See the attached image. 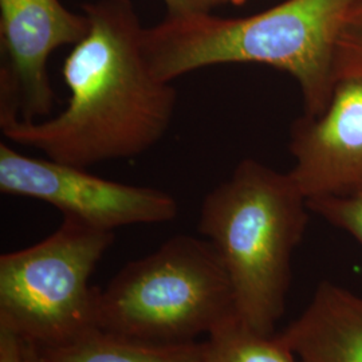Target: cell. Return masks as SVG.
<instances>
[{
  "label": "cell",
  "instance_id": "cell-7",
  "mask_svg": "<svg viewBox=\"0 0 362 362\" xmlns=\"http://www.w3.org/2000/svg\"><path fill=\"white\" fill-rule=\"evenodd\" d=\"M89 28L85 13L69 11L59 0H0V119L52 115L50 55L77 45Z\"/></svg>",
  "mask_w": 362,
  "mask_h": 362
},
{
  "label": "cell",
  "instance_id": "cell-1",
  "mask_svg": "<svg viewBox=\"0 0 362 362\" xmlns=\"http://www.w3.org/2000/svg\"><path fill=\"white\" fill-rule=\"evenodd\" d=\"M82 10L90 28L64 62L65 109L46 121L0 119V128L11 143L86 169L137 157L158 143L170 127L177 91L152 74L130 0H97Z\"/></svg>",
  "mask_w": 362,
  "mask_h": 362
},
{
  "label": "cell",
  "instance_id": "cell-17",
  "mask_svg": "<svg viewBox=\"0 0 362 362\" xmlns=\"http://www.w3.org/2000/svg\"><path fill=\"white\" fill-rule=\"evenodd\" d=\"M28 346V345H27ZM28 354H30V362H40L38 360V357L34 354V351L28 348Z\"/></svg>",
  "mask_w": 362,
  "mask_h": 362
},
{
  "label": "cell",
  "instance_id": "cell-14",
  "mask_svg": "<svg viewBox=\"0 0 362 362\" xmlns=\"http://www.w3.org/2000/svg\"><path fill=\"white\" fill-rule=\"evenodd\" d=\"M0 362H30L26 342L6 329H0Z\"/></svg>",
  "mask_w": 362,
  "mask_h": 362
},
{
  "label": "cell",
  "instance_id": "cell-3",
  "mask_svg": "<svg viewBox=\"0 0 362 362\" xmlns=\"http://www.w3.org/2000/svg\"><path fill=\"white\" fill-rule=\"evenodd\" d=\"M310 209L291 175L245 158L204 197L197 230L215 247L233 285L239 320L276 333L291 282V258Z\"/></svg>",
  "mask_w": 362,
  "mask_h": 362
},
{
  "label": "cell",
  "instance_id": "cell-13",
  "mask_svg": "<svg viewBox=\"0 0 362 362\" xmlns=\"http://www.w3.org/2000/svg\"><path fill=\"white\" fill-rule=\"evenodd\" d=\"M362 71V0L346 16L337 45L336 76L339 78Z\"/></svg>",
  "mask_w": 362,
  "mask_h": 362
},
{
  "label": "cell",
  "instance_id": "cell-9",
  "mask_svg": "<svg viewBox=\"0 0 362 362\" xmlns=\"http://www.w3.org/2000/svg\"><path fill=\"white\" fill-rule=\"evenodd\" d=\"M279 336L299 362H362V297L322 282Z\"/></svg>",
  "mask_w": 362,
  "mask_h": 362
},
{
  "label": "cell",
  "instance_id": "cell-5",
  "mask_svg": "<svg viewBox=\"0 0 362 362\" xmlns=\"http://www.w3.org/2000/svg\"><path fill=\"white\" fill-rule=\"evenodd\" d=\"M115 233L64 216L33 246L0 257V329L28 346L66 345L94 329L90 278Z\"/></svg>",
  "mask_w": 362,
  "mask_h": 362
},
{
  "label": "cell",
  "instance_id": "cell-15",
  "mask_svg": "<svg viewBox=\"0 0 362 362\" xmlns=\"http://www.w3.org/2000/svg\"><path fill=\"white\" fill-rule=\"evenodd\" d=\"M168 8L169 18L187 16L192 13H209L211 7L203 0H163Z\"/></svg>",
  "mask_w": 362,
  "mask_h": 362
},
{
  "label": "cell",
  "instance_id": "cell-16",
  "mask_svg": "<svg viewBox=\"0 0 362 362\" xmlns=\"http://www.w3.org/2000/svg\"><path fill=\"white\" fill-rule=\"evenodd\" d=\"M206 4H208L209 7H214L215 4H220V3H233V4H243L246 0H203Z\"/></svg>",
  "mask_w": 362,
  "mask_h": 362
},
{
  "label": "cell",
  "instance_id": "cell-8",
  "mask_svg": "<svg viewBox=\"0 0 362 362\" xmlns=\"http://www.w3.org/2000/svg\"><path fill=\"white\" fill-rule=\"evenodd\" d=\"M288 170L306 199L349 192L362 181V71L339 78L322 113L290 130Z\"/></svg>",
  "mask_w": 362,
  "mask_h": 362
},
{
  "label": "cell",
  "instance_id": "cell-12",
  "mask_svg": "<svg viewBox=\"0 0 362 362\" xmlns=\"http://www.w3.org/2000/svg\"><path fill=\"white\" fill-rule=\"evenodd\" d=\"M313 214L351 235L362 246V181L349 192L308 199Z\"/></svg>",
  "mask_w": 362,
  "mask_h": 362
},
{
  "label": "cell",
  "instance_id": "cell-10",
  "mask_svg": "<svg viewBox=\"0 0 362 362\" xmlns=\"http://www.w3.org/2000/svg\"><path fill=\"white\" fill-rule=\"evenodd\" d=\"M28 348L40 362H204L203 341L153 344L106 333L97 327L62 346Z\"/></svg>",
  "mask_w": 362,
  "mask_h": 362
},
{
  "label": "cell",
  "instance_id": "cell-6",
  "mask_svg": "<svg viewBox=\"0 0 362 362\" xmlns=\"http://www.w3.org/2000/svg\"><path fill=\"white\" fill-rule=\"evenodd\" d=\"M0 192L45 202L64 216L113 233L125 226L169 223L179 215L177 200L165 191L22 155L4 143L0 144Z\"/></svg>",
  "mask_w": 362,
  "mask_h": 362
},
{
  "label": "cell",
  "instance_id": "cell-11",
  "mask_svg": "<svg viewBox=\"0 0 362 362\" xmlns=\"http://www.w3.org/2000/svg\"><path fill=\"white\" fill-rule=\"evenodd\" d=\"M203 350L204 362H299L279 333H258L239 317L206 337Z\"/></svg>",
  "mask_w": 362,
  "mask_h": 362
},
{
  "label": "cell",
  "instance_id": "cell-4",
  "mask_svg": "<svg viewBox=\"0 0 362 362\" xmlns=\"http://www.w3.org/2000/svg\"><path fill=\"white\" fill-rule=\"evenodd\" d=\"M238 317L233 285L207 239L176 235L95 290L94 326L153 344H185Z\"/></svg>",
  "mask_w": 362,
  "mask_h": 362
},
{
  "label": "cell",
  "instance_id": "cell-2",
  "mask_svg": "<svg viewBox=\"0 0 362 362\" xmlns=\"http://www.w3.org/2000/svg\"><path fill=\"white\" fill-rule=\"evenodd\" d=\"M360 0H286L245 18L209 13L169 18L144 28L143 50L156 78L175 79L208 66L259 64L294 78L303 115L324 112L336 86L337 45Z\"/></svg>",
  "mask_w": 362,
  "mask_h": 362
}]
</instances>
